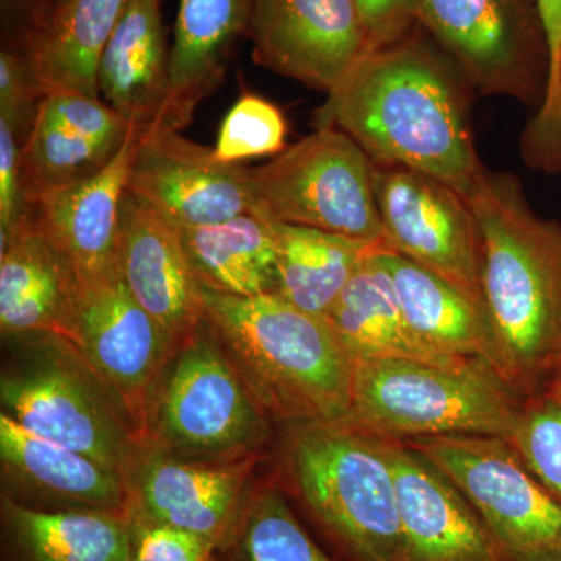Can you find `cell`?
Segmentation results:
<instances>
[{"label":"cell","mask_w":561,"mask_h":561,"mask_svg":"<svg viewBox=\"0 0 561 561\" xmlns=\"http://www.w3.org/2000/svg\"><path fill=\"white\" fill-rule=\"evenodd\" d=\"M283 111L260 95L243 94L220 125L214 153L227 164L279 154L286 149Z\"/></svg>","instance_id":"obj_32"},{"label":"cell","mask_w":561,"mask_h":561,"mask_svg":"<svg viewBox=\"0 0 561 561\" xmlns=\"http://www.w3.org/2000/svg\"><path fill=\"white\" fill-rule=\"evenodd\" d=\"M133 133L99 95L73 91L44 95L21 147L25 205L103 171Z\"/></svg>","instance_id":"obj_17"},{"label":"cell","mask_w":561,"mask_h":561,"mask_svg":"<svg viewBox=\"0 0 561 561\" xmlns=\"http://www.w3.org/2000/svg\"><path fill=\"white\" fill-rule=\"evenodd\" d=\"M381 443L393 472L408 561H513L448 476L405 442L381 437Z\"/></svg>","instance_id":"obj_16"},{"label":"cell","mask_w":561,"mask_h":561,"mask_svg":"<svg viewBox=\"0 0 561 561\" xmlns=\"http://www.w3.org/2000/svg\"><path fill=\"white\" fill-rule=\"evenodd\" d=\"M548 38V90L522 136L524 161L535 171L561 173V0H537Z\"/></svg>","instance_id":"obj_31"},{"label":"cell","mask_w":561,"mask_h":561,"mask_svg":"<svg viewBox=\"0 0 561 561\" xmlns=\"http://www.w3.org/2000/svg\"><path fill=\"white\" fill-rule=\"evenodd\" d=\"M381 251L357 268L324 319L353 360H415L443 368L478 365L438 353L412 331L389 273L379 261Z\"/></svg>","instance_id":"obj_24"},{"label":"cell","mask_w":561,"mask_h":561,"mask_svg":"<svg viewBox=\"0 0 561 561\" xmlns=\"http://www.w3.org/2000/svg\"><path fill=\"white\" fill-rule=\"evenodd\" d=\"M60 337L117 398L144 438L151 391L179 346L136 301L119 271L79 280Z\"/></svg>","instance_id":"obj_11"},{"label":"cell","mask_w":561,"mask_h":561,"mask_svg":"<svg viewBox=\"0 0 561 561\" xmlns=\"http://www.w3.org/2000/svg\"><path fill=\"white\" fill-rule=\"evenodd\" d=\"M472 92L416 25L351 70L317 111V127L346 133L373 162L427 173L467 195L485 171L476 150Z\"/></svg>","instance_id":"obj_1"},{"label":"cell","mask_w":561,"mask_h":561,"mask_svg":"<svg viewBox=\"0 0 561 561\" xmlns=\"http://www.w3.org/2000/svg\"><path fill=\"white\" fill-rule=\"evenodd\" d=\"M416 22L472 91L540 108L551 60L537 0H419Z\"/></svg>","instance_id":"obj_8"},{"label":"cell","mask_w":561,"mask_h":561,"mask_svg":"<svg viewBox=\"0 0 561 561\" xmlns=\"http://www.w3.org/2000/svg\"><path fill=\"white\" fill-rule=\"evenodd\" d=\"M60 2H62V0H50V9H51V7H55V5H57V3H60Z\"/></svg>","instance_id":"obj_41"},{"label":"cell","mask_w":561,"mask_h":561,"mask_svg":"<svg viewBox=\"0 0 561 561\" xmlns=\"http://www.w3.org/2000/svg\"><path fill=\"white\" fill-rule=\"evenodd\" d=\"M373 190L389 249L482 308V232L463 195L427 173L378 162Z\"/></svg>","instance_id":"obj_12"},{"label":"cell","mask_w":561,"mask_h":561,"mask_svg":"<svg viewBox=\"0 0 561 561\" xmlns=\"http://www.w3.org/2000/svg\"><path fill=\"white\" fill-rule=\"evenodd\" d=\"M161 0H131L99 62V92L135 135L169 128L171 66Z\"/></svg>","instance_id":"obj_21"},{"label":"cell","mask_w":561,"mask_h":561,"mask_svg":"<svg viewBox=\"0 0 561 561\" xmlns=\"http://www.w3.org/2000/svg\"><path fill=\"white\" fill-rule=\"evenodd\" d=\"M117 262L133 297L176 346L197 330L203 320L198 286L179 231L128 190L122 198Z\"/></svg>","instance_id":"obj_18"},{"label":"cell","mask_w":561,"mask_h":561,"mask_svg":"<svg viewBox=\"0 0 561 561\" xmlns=\"http://www.w3.org/2000/svg\"><path fill=\"white\" fill-rule=\"evenodd\" d=\"M27 58L21 50L0 51V117L10 122L24 142L41 101Z\"/></svg>","instance_id":"obj_35"},{"label":"cell","mask_w":561,"mask_h":561,"mask_svg":"<svg viewBox=\"0 0 561 561\" xmlns=\"http://www.w3.org/2000/svg\"><path fill=\"white\" fill-rule=\"evenodd\" d=\"M213 561H334L312 540L283 491H249L241 512Z\"/></svg>","instance_id":"obj_30"},{"label":"cell","mask_w":561,"mask_h":561,"mask_svg":"<svg viewBox=\"0 0 561 561\" xmlns=\"http://www.w3.org/2000/svg\"><path fill=\"white\" fill-rule=\"evenodd\" d=\"M9 561H131L130 519L105 511H41L7 497Z\"/></svg>","instance_id":"obj_27"},{"label":"cell","mask_w":561,"mask_h":561,"mask_svg":"<svg viewBox=\"0 0 561 561\" xmlns=\"http://www.w3.org/2000/svg\"><path fill=\"white\" fill-rule=\"evenodd\" d=\"M523 402L485 365L443 368L415 360H367L354 370L351 416L397 440L491 435L511 442Z\"/></svg>","instance_id":"obj_5"},{"label":"cell","mask_w":561,"mask_h":561,"mask_svg":"<svg viewBox=\"0 0 561 561\" xmlns=\"http://www.w3.org/2000/svg\"><path fill=\"white\" fill-rule=\"evenodd\" d=\"M131 561H213L217 545L176 527L130 522Z\"/></svg>","instance_id":"obj_34"},{"label":"cell","mask_w":561,"mask_h":561,"mask_svg":"<svg viewBox=\"0 0 561 561\" xmlns=\"http://www.w3.org/2000/svg\"><path fill=\"white\" fill-rule=\"evenodd\" d=\"M356 3L367 25L373 49L397 43L419 25V0H356Z\"/></svg>","instance_id":"obj_37"},{"label":"cell","mask_w":561,"mask_h":561,"mask_svg":"<svg viewBox=\"0 0 561 561\" xmlns=\"http://www.w3.org/2000/svg\"><path fill=\"white\" fill-rule=\"evenodd\" d=\"M249 457L228 463H198L151 446L128 471L130 522L162 524L220 545L249 496Z\"/></svg>","instance_id":"obj_15"},{"label":"cell","mask_w":561,"mask_h":561,"mask_svg":"<svg viewBox=\"0 0 561 561\" xmlns=\"http://www.w3.org/2000/svg\"><path fill=\"white\" fill-rule=\"evenodd\" d=\"M286 457L306 511L345 561H408L381 437L353 416L289 423Z\"/></svg>","instance_id":"obj_4"},{"label":"cell","mask_w":561,"mask_h":561,"mask_svg":"<svg viewBox=\"0 0 561 561\" xmlns=\"http://www.w3.org/2000/svg\"><path fill=\"white\" fill-rule=\"evenodd\" d=\"M511 445L531 474L561 502V408L548 397L523 402Z\"/></svg>","instance_id":"obj_33"},{"label":"cell","mask_w":561,"mask_h":561,"mask_svg":"<svg viewBox=\"0 0 561 561\" xmlns=\"http://www.w3.org/2000/svg\"><path fill=\"white\" fill-rule=\"evenodd\" d=\"M545 397H548L549 400L557 402V404H559L561 408V378L557 379V381L553 382L551 387H549V390L546 391Z\"/></svg>","instance_id":"obj_39"},{"label":"cell","mask_w":561,"mask_h":561,"mask_svg":"<svg viewBox=\"0 0 561 561\" xmlns=\"http://www.w3.org/2000/svg\"><path fill=\"white\" fill-rule=\"evenodd\" d=\"M131 0H62L22 36L41 98L57 92L99 95L103 50Z\"/></svg>","instance_id":"obj_23"},{"label":"cell","mask_w":561,"mask_h":561,"mask_svg":"<svg viewBox=\"0 0 561 561\" xmlns=\"http://www.w3.org/2000/svg\"><path fill=\"white\" fill-rule=\"evenodd\" d=\"M267 434L264 409L203 319L151 391L144 435L173 456L224 459L249 457Z\"/></svg>","instance_id":"obj_6"},{"label":"cell","mask_w":561,"mask_h":561,"mask_svg":"<svg viewBox=\"0 0 561 561\" xmlns=\"http://www.w3.org/2000/svg\"><path fill=\"white\" fill-rule=\"evenodd\" d=\"M405 443L451 479L513 561L561 557V502L531 474L511 442L440 435Z\"/></svg>","instance_id":"obj_10"},{"label":"cell","mask_w":561,"mask_h":561,"mask_svg":"<svg viewBox=\"0 0 561 561\" xmlns=\"http://www.w3.org/2000/svg\"><path fill=\"white\" fill-rule=\"evenodd\" d=\"M21 147L13 125L0 117V238L9 236L27 210L22 195Z\"/></svg>","instance_id":"obj_36"},{"label":"cell","mask_w":561,"mask_h":561,"mask_svg":"<svg viewBox=\"0 0 561 561\" xmlns=\"http://www.w3.org/2000/svg\"><path fill=\"white\" fill-rule=\"evenodd\" d=\"M0 398L3 413L25 430L87 454L125 478L144 443L117 398L70 346L3 373Z\"/></svg>","instance_id":"obj_9"},{"label":"cell","mask_w":561,"mask_h":561,"mask_svg":"<svg viewBox=\"0 0 561 561\" xmlns=\"http://www.w3.org/2000/svg\"><path fill=\"white\" fill-rule=\"evenodd\" d=\"M127 190L173 227H202L251 213L249 169L217 160L171 128L136 142Z\"/></svg>","instance_id":"obj_14"},{"label":"cell","mask_w":561,"mask_h":561,"mask_svg":"<svg viewBox=\"0 0 561 561\" xmlns=\"http://www.w3.org/2000/svg\"><path fill=\"white\" fill-rule=\"evenodd\" d=\"M379 261L389 273L409 327L421 341L453 359L478 362L491 370L489 324L478 302L394 251L382 250Z\"/></svg>","instance_id":"obj_26"},{"label":"cell","mask_w":561,"mask_h":561,"mask_svg":"<svg viewBox=\"0 0 561 561\" xmlns=\"http://www.w3.org/2000/svg\"><path fill=\"white\" fill-rule=\"evenodd\" d=\"M249 186L251 214L260 219L386 242L373 161L339 128L317 127L267 164L249 169Z\"/></svg>","instance_id":"obj_7"},{"label":"cell","mask_w":561,"mask_h":561,"mask_svg":"<svg viewBox=\"0 0 561 561\" xmlns=\"http://www.w3.org/2000/svg\"><path fill=\"white\" fill-rule=\"evenodd\" d=\"M0 456L21 485L14 500L41 511H105L127 515L128 479L87 454L39 437L0 413ZM11 500V497H10Z\"/></svg>","instance_id":"obj_20"},{"label":"cell","mask_w":561,"mask_h":561,"mask_svg":"<svg viewBox=\"0 0 561 561\" xmlns=\"http://www.w3.org/2000/svg\"><path fill=\"white\" fill-rule=\"evenodd\" d=\"M463 197L482 232L491 370L519 400L541 397L561 378V225L512 173L485 169Z\"/></svg>","instance_id":"obj_2"},{"label":"cell","mask_w":561,"mask_h":561,"mask_svg":"<svg viewBox=\"0 0 561 561\" xmlns=\"http://www.w3.org/2000/svg\"><path fill=\"white\" fill-rule=\"evenodd\" d=\"M264 221L276 243L278 295L321 319H327L357 268L373 254L389 249L386 242Z\"/></svg>","instance_id":"obj_29"},{"label":"cell","mask_w":561,"mask_h":561,"mask_svg":"<svg viewBox=\"0 0 561 561\" xmlns=\"http://www.w3.org/2000/svg\"><path fill=\"white\" fill-rule=\"evenodd\" d=\"M560 98H561V69H560Z\"/></svg>","instance_id":"obj_42"},{"label":"cell","mask_w":561,"mask_h":561,"mask_svg":"<svg viewBox=\"0 0 561 561\" xmlns=\"http://www.w3.org/2000/svg\"><path fill=\"white\" fill-rule=\"evenodd\" d=\"M0 328L3 334L60 335L79 290L61 251L25 210L0 238Z\"/></svg>","instance_id":"obj_22"},{"label":"cell","mask_w":561,"mask_h":561,"mask_svg":"<svg viewBox=\"0 0 561 561\" xmlns=\"http://www.w3.org/2000/svg\"><path fill=\"white\" fill-rule=\"evenodd\" d=\"M24 5L31 7V22L25 28V32H27L50 10V0H2V9L9 11V13L11 10H20Z\"/></svg>","instance_id":"obj_38"},{"label":"cell","mask_w":561,"mask_h":561,"mask_svg":"<svg viewBox=\"0 0 561 561\" xmlns=\"http://www.w3.org/2000/svg\"><path fill=\"white\" fill-rule=\"evenodd\" d=\"M175 228L198 287L236 297L278 294L276 243L267 221L249 213Z\"/></svg>","instance_id":"obj_28"},{"label":"cell","mask_w":561,"mask_h":561,"mask_svg":"<svg viewBox=\"0 0 561 561\" xmlns=\"http://www.w3.org/2000/svg\"><path fill=\"white\" fill-rule=\"evenodd\" d=\"M198 300L265 413L287 423L351 415L356 362L327 320L278 294L236 297L198 287Z\"/></svg>","instance_id":"obj_3"},{"label":"cell","mask_w":561,"mask_h":561,"mask_svg":"<svg viewBox=\"0 0 561 561\" xmlns=\"http://www.w3.org/2000/svg\"><path fill=\"white\" fill-rule=\"evenodd\" d=\"M253 60L331 94L373 49L356 0H256Z\"/></svg>","instance_id":"obj_13"},{"label":"cell","mask_w":561,"mask_h":561,"mask_svg":"<svg viewBox=\"0 0 561 561\" xmlns=\"http://www.w3.org/2000/svg\"><path fill=\"white\" fill-rule=\"evenodd\" d=\"M540 561H561V557H552V559H546Z\"/></svg>","instance_id":"obj_40"},{"label":"cell","mask_w":561,"mask_h":561,"mask_svg":"<svg viewBox=\"0 0 561 561\" xmlns=\"http://www.w3.org/2000/svg\"><path fill=\"white\" fill-rule=\"evenodd\" d=\"M256 0H180L171 66L168 125L181 131L219 87L234 41L249 35Z\"/></svg>","instance_id":"obj_25"},{"label":"cell","mask_w":561,"mask_h":561,"mask_svg":"<svg viewBox=\"0 0 561 561\" xmlns=\"http://www.w3.org/2000/svg\"><path fill=\"white\" fill-rule=\"evenodd\" d=\"M136 142L133 133L103 171L47 192L27 206L28 216L61 251L79 280L119 271L121 206Z\"/></svg>","instance_id":"obj_19"}]
</instances>
